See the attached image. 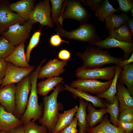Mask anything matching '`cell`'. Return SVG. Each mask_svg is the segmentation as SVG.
Segmentation results:
<instances>
[{
    "instance_id": "6da1fadb",
    "label": "cell",
    "mask_w": 133,
    "mask_h": 133,
    "mask_svg": "<svg viewBox=\"0 0 133 133\" xmlns=\"http://www.w3.org/2000/svg\"><path fill=\"white\" fill-rule=\"evenodd\" d=\"M64 90V85L60 83L50 95L43 98L44 111L38 122L47 127L49 133H52L58 119L59 111L63 109V104L58 102L57 98L59 93Z\"/></svg>"
},
{
    "instance_id": "7a4b0ae2",
    "label": "cell",
    "mask_w": 133,
    "mask_h": 133,
    "mask_svg": "<svg viewBox=\"0 0 133 133\" xmlns=\"http://www.w3.org/2000/svg\"><path fill=\"white\" fill-rule=\"evenodd\" d=\"M77 56L83 62L81 66L85 69L101 68L108 64L118 65L122 57L117 58L111 55L108 50H103L98 47L88 46L82 53H77Z\"/></svg>"
},
{
    "instance_id": "3957f363",
    "label": "cell",
    "mask_w": 133,
    "mask_h": 133,
    "mask_svg": "<svg viewBox=\"0 0 133 133\" xmlns=\"http://www.w3.org/2000/svg\"><path fill=\"white\" fill-rule=\"evenodd\" d=\"M42 65V63H40L34 70L30 74L31 83V93L25 111L19 118L23 124L32 119L34 121L39 120L43 115L42 107L38 104L37 90L38 75Z\"/></svg>"
},
{
    "instance_id": "277c9868",
    "label": "cell",
    "mask_w": 133,
    "mask_h": 133,
    "mask_svg": "<svg viewBox=\"0 0 133 133\" xmlns=\"http://www.w3.org/2000/svg\"><path fill=\"white\" fill-rule=\"evenodd\" d=\"M56 24L55 32L57 34L67 39L86 42L94 46L101 40L96 27L92 24L86 23L80 25L79 28L70 31L63 29L59 22Z\"/></svg>"
},
{
    "instance_id": "5b68a950",
    "label": "cell",
    "mask_w": 133,
    "mask_h": 133,
    "mask_svg": "<svg viewBox=\"0 0 133 133\" xmlns=\"http://www.w3.org/2000/svg\"><path fill=\"white\" fill-rule=\"evenodd\" d=\"M66 9L63 8L62 14L58 21L62 27L63 22L66 19L78 21L80 25L87 23L91 14L81 4L79 0H67L65 1Z\"/></svg>"
},
{
    "instance_id": "8992f818",
    "label": "cell",
    "mask_w": 133,
    "mask_h": 133,
    "mask_svg": "<svg viewBox=\"0 0 133 133\" xmlns=\"http://www.w3.org/2000/svg\"><path fill=\"white\" fill-rule=\"evenodd\" d=\"M31 89L30 74L17 83L16 86L15 99L16 112L15 116L20 118L26 109L28 96Z\"/></svg>"
},
{
    "instance_id": "52a82bcc",
    "label": "cell",
    "mask_w": 133,
    "mask_h": 133,
    "mask_svg": "<svg viewBox=\"0 0 133 133\" xmlns=\"http://www.w3.org/2000/svg\"><path fill=\"white\" fill-rule=\"evenodd\" d=\"M32 28V25L28 21L23 25L18 23L10 26L7 31L1 34L11 44L17 46L29 37Z\"/></svg>"
},
{
    "instance_id": "ba28073f",
    "label": "cell",
    "mask_w": 133,
    "mask_h": 133,
    "mask_svg": "<svg viewBox=\"0 0 133 133\" xmlns=\"http://www.w3.org/2000/svg\"><path fill=\"white\" fill-rule=\"evenodd\" d=\"M112 81V80L103 82L97 80L78 78L73 81L70 86L80 90L98 95L106 91Z\"/></svg>"
},
{
    "instance_id": "9c48e42d",
    "label": "cell",
    "mask_w": 133,
    "mask_h": 133,
    "mask_svg": "<svg viewBox=\"0 0 133 133\" xmlns=\"http://www.w3.org/2000/svg\"><path fill=\"white\" fill-rule=\"evenodd\" d=\"M50 1L49 0L40 1L35 5L28 21L32 25L38 22L42 26L53 27L54 24L51 17Z\"/></svg>"
},
{
    "instance_id": "30bf717a",
    "label": "cell",
    "mask_w": 133,
    "mask_h": 133,
    "mask_svg": "<svg viewBox=\"0 0 133 133\" xmlns=\"http://www.w3.org/2000/svg\"><path fill=\"white\" fill-rule=\"evenodd\" d=\"M116 66V65L93 69H85L81 66L76 69L75 75L79 79L109 81L113 80L114 78Z\"/></svg>"
},
{
    "instance_id": "8fae6325",
    "label": "cell",
    "mask_w": 133,
    "mask_h": 133,
    "mask_svg": "<svg viewBox=\"0 0 133 133\" xmlns=\"http://www.w3.org/2000/svg\"><path fill=\"white\" fill-rule=\"evenodd\" d=\"M35 68L34 66L28 68H22L8 63L6 74L3 79L1 86L17 83L23 78L33 71Z\"/></svg>"
},
{
    "instance_id": "7c38bea8",
    "label": "cell",
    "mask_w": 133,
    "mask_h": 133,
    "mask_svg": "<svg viewBox=\"0 0 133 133\" xmlns=\"http://www.w3.org/2000/svg\"><path fill=\"white\" fill-rule=\"evenodd\" d=\"M68 61H61L56 58L50 59L45 65L41 67L38 78L59 77L65 71L64 67L67 65Z\"/></svg>"
},
{
    "instance_id": "4fadbf2b",
    "label": "cell",
    "mask_w": 133,
    "mask_h": 133,
    "mask_svg": "<svg viewBox=\"0 0 133 133\" xmlns=\"http://www.w3.org/2000/svg\"><path fill=\"white\" fill-rule=\"evenodd\" d=\"M16 85H8L0 89V104L7 112L15 116L16 104L15 92Z\"/></svg>"
},
{
    "instance_id": "5bb4252c",
    "label": "cell",
    "mask_w": 133,
    "mask_h": 133,
    "mask_svg": "<svg viewBox=\"0 0 133 133\" xmlns=\"http://www.w3.org/2000/svg\"><path fill=\"white\" fill-rule=\"evenodd\" d=\"M95 46L101 49H109L113 48H118L122 49L124 55L122 57V60L128 58L133 51V43H128L119 40L109 36L103 40L96 43Z\"/></svg>"
},
{
    "instance_id": "9a60e30c",
    "label": "cell",
    "mask_w": 133,
    "mask_h": 133,
    "mask_svg": "<svg viewBox=\"0 0 133 133\" xmlns=\"http://www.w3.org/2000/svg\"><path fill=\"white\" fill-rule=\"evenodd\" d=\"M25 21L17 14L11 11L7 5H0V30L2 32L11 26Z\"/></svg>"
},
{
    "instance_id": "2e32d148",
    "label": "cell",
    "mask_w": 133,
    "mask_h": 133,
    "mask_svg": "<svg viewBox=\"0 0 133 133\" xmlns=\"http://www.w3.org/2000/svg\"><path fill=\"white\" fill-rule=\"evenodd\" d=\"M35 1L34 0H21L10 4L8 7L11 11L17 13L25 20L28 21L35 7Z\"/></svg>"
},
{
    "instance_id": "e0dca14e",
    "label": "cell",
    "mask_w": 133,
    "mask_h": 133,
    "mask_svg": "<svg viewBox=\"0 0 133 133\" xmlns=\"http://www.w3.org/2000/svg\"><path fill=\"white\" fill-rule=\"evenodd\" d=\"M23 124L19 118L7 111L0 104V131L7 132Z\"/></svg>"
},
{
    "instance_id": "ac0fdd59",
    "label": "cell",
    "mask_w": 133,
    "mask_h": 133,
    "mask_svg": "<svg viewBox=\"0 0 133 133\" xmlns=\"http://www.w3.org/2000/svg\"><path fill=\"white\" fill-rule=\"evenodd\" d=\"M25 42L16 47L14 51L8 56L4 59L6 62L13 64L15 66L22 68H28L32 66L29 64L25 52Z\"/></svg>"
},
{
    "instance_id": "d6986e66",
    "label": "cell",
    "mask_w": 133,
    "mask_h": 133,
    "mask_svg": "<svg viewBox=\"0 0 133 133\" xmlns=\"http://www.w3.org/2000/svg\"><path fill=\"white\" fill-rule=\"evenodd\" d=\"M62 83L64 84L65 90H67L71 93L74 98L79 97L87 102H90L94 107L101 108H106L105 102L102 99L99 98L96 96H93L87 92L78 90L62 82Z\"/></svg>"
},
{
    "instance_id": "ffe728a7",
    "label": "cell",
    "mask_w": 133,
    "mask_h": 133,
    "mask_svg": "<svg viewBox=\"0 0 133 133\" xmlns=\"http://www.w3.org/2000/svg\"><path fill=\"white\" fill-rule=\"evenodd\" d=\"M116 87V95L119 104V112L125 109L133 108V98L128 89L123 83L118 81Z\"/></svg>"
},
{
    "instance_id": "44dd1931",
    "label": "cell",
    "mask_w": 133,
    "mask_h": 133,
    "mask_svg": "<svg viewBox=\"0 0 133 133\" xmlns=\"http://www.w3.org/2000/svg\"><path fill=\"white\" fill-rule=\"evenodd\" d=\"M87 108L88 114L86 120L88 132L101 121L104 115L108 113V110L106 108L97 110L90 103H88Z\"/></svg>"
},
{
    "instance_id": "7402d4cb",
    "label": "cell",
    "mask_w": 133,
    "mask_h": 133,
    "mask_svg": "<svg viewBox=\"0 0 133 133\" xmlns=\"http://www.w3.org/2000/svg\"><path fill=\"white\" fill-rule=\"evenodd\" d=\"M78 109L77 106L59 114L58 119L52 133H59L72 122Z\"/></svg>"
},
{
    "instance_id": "603a6c76",
    "label": "cell",
    "mask_w": 133,
    "mask_h": 133,
    "mask_svg": "<svg viewBox=\"0 0 133 133\" xmlns=\"http://www.w3.org/2000/svg\"><path fill=\"white\" fill-rule=\"evenodd\" d=\"M63 77H59L49 78L46 80L41 81L37 85V94L45 96L52 90L58 84L61 83L63 80Z\"/></svg>"
},
{
    "instance_id": "cb8c5ba5",
    "label": "cell",
    "mask_w": 133,
    "mask_h": 133,
    "mask_svg": "<svg viewBox=\"0 0 133 133\" xmlns=\"http://www.w3.org/2000/svg\"><path fill=\"white\" fill-rule=\"evenodd\" d=\"M79 98V106L75 115L77 117L78 126L79 128L78 133H87L86 109L88 103L82 99Z\"/></svg>"
},
{
    "instance_id": "d4e9b609",
    "label": "cell",
    "mask_w": 133,
    "mask_h": 133,
    "mask_svg": "<svg viewBox=\"0 0 133 133\" xmlns=\"http://www.w3.org/2000/svg\"><path fill=\"white\" fill-rule=\"evenodd\" d=\"M116 66L114 76L110 87L104 92L96 96L99 98L105 99L108 102V103L109 104L113 102L114 98L116 94L117 83L119 75L122 69L118 65H116Z\"/></svg>"
},
{
    "instance_id": "484cf974",
    "label": "cell",
    "mask_w": 133,
    "mask_h": 133,
    "mask_svg": "<svg viewBox=\"0 0 133 133\" xmlns=\"http://www.w3.org/2000/svg\"><path fill=\"white\" fill-rule=\"evenodd\" d=\"M129 17L126 14H113L107 17L105 20V28L109 32L117 28L122 25L127 23Z\"/></svg>"
},
{
    "instance_id": "4316f807",
    "label": "cell",
    "mask_w": 133,
    "mask_h": 133,
    "mask_svg": "<svg viewBox=\"0 0 133 133\" xmlns=\"http://www.w3.org/2000/svg\"><path fill=\"white\" fill-rule=\"evenodd\" d=\"M118 81L125 84L133 96V64L125 66L122 69Z\"/></svg>"
},
{
    "instance_id": "83f0119b",
    "label": "cell",
    "mask_w": 133,
    "mask_h": 133,
    "mask_svg": "<svg viewBox=\"0 0 133 133\" xmlns=\"http://www.w3.org/2000/svg\"><path fill=\"white\" fill-rule=\"evenodd\" d=\"M102 132L104 133H128L111 124L107 116L104 117L99 124L88 131V133H96Z\"/></svg>"
},
{
    "instance_id": "f1b7e54d",
    "label": "cell",
    "mask_w": 133,
    "mask_h": 133,
    "mask_svg": "<svg viewBox=\"0 0 133 133\" xmlns=\"http://www.w3.org/2000/svg\"><path fill=\"white\" fill-rule=\"evenodd\" d=\"M132 33L127 23L109 33V36L119 40L128 42H133Z\"/></svg>"
},
{
    "instance_id": "f546056e",
    "label": "cell",
    "mask_w": 133,
    "mask_h": 133,
    "mask_svg": "<svg viewBox=\"0 0 133 133\" xmlns=\"http://www.w3.org/2000/svg\"><path fill=\"white\" fill-rule=\"evenodd\" d=\"M119 9L114 8L108 0L102 1L100 5L94 14L100 21L103 22L106 17L119 12Z\"/></svg>"
},
{
    "instance_id": "4dcf8cb0",
    "label": "cell",
    "mask_w": 133,
    "mask_h": 133,
    "mask_svg": "<svg viewBox=\"0 0 133 133\" xmlns=\"http://www.w3.org/2000/svg\"><path fill=\"white\" fill-rule=\"evenodd\" d=\"M105 103L108 110V113L110 115L109 121L113 125L117 127L119 113V104L116 95L115 96L112 103L109 104L105 102Z\"/></svg>"
},
{
    "instance_id": "1f68e13d",
    "label": "cell",
    "mask_w": 133,
    "mask_h": 133,
    "mask_svg": "<svg viewBox=\"0 0 133 133\" xmlns=\"http://www.w3.org/2000/svg\"><path fill=\"white\" fill-rule=\"evenodd\" d=\"M16 47L10 43L4 36L0 37V59H4L9 56Z\"/></svg>"
},
{
    "instance_id": "d6a6232c",
    "label": "cell",
    "mask_w": 133,
    "mask_h": 133,
    "mask_svg": "<svg viewBox=\"0 0 133 133\" xmlns=\"http://www.w3.org/2000/svg\"><path fill=\"white\" fill-rule=\"evenodd\" d=\"M64 0H50L51 5V18L52 22L56 24L62 12Z\"/></svg>"
},
{
    "instance_id": "836d02e7",
    "label": "cell",
    "mask_w": 133,
    "mask_h": 133,
    "mask_svg": "<svg viewBox=\"0 0 133 133\" xmlns=\"http://www.w3.org/2000/svg\"><path fill=\"white\" fill-rule=\"evenodd\" d=\"M23 126L25 133H49L46 126L39 125L33 121L23 124Z\"/></svg>"
},
{
    "instance_id": "e575fe53",
    "label": "cell",
    "mask_w": 133,
    "mask_h": 133,
    "mask_svg": "<svg viewBox=\"0 0 133 133\" xmlns=\"http://www.w3.org/2000/svg\"><path fill=\"white\" fill-rule=\"evenodd\" d=\"M41 34L40 31H38L33 33L30 39L25 53L27 59L28 63L30 61L31 52L33 49L38 44Z\"/></svg>"
},
{
    "instance_id": "d590c367",
    "label": "cell",
    "mask_w": 133,
    "mask_h": 133,
    "mask_svg": "<svg viewBox=\"0 0 133 133\" xmlns=\"http://www.w3.org/2000/svg\"><path fill=\"white\" fill-rule=\"evenodd\" d=\"M120 113L118 120L126 122H133V108L125 109Z\"/></svg>"
},
{
    "instance_id": "8d00e7d4",
    "label": "cell",
    "mask_w": 133,
    "mask_h": 133,
    "mask_svg": "<svg viewBox=\"0 0 133 133\" xmlns=\"http://www.w3.org/2000/svg\"><path fill=\"white\" fill-rule=\"evenodd\" d=\"M119 5V9L124 12H127L133 8V0H117Z\"/></svg>"
},
{
    "instance_id": "74e56055",
    "label": "cell",
    "mask_w": 133,
    "mask_h": 133,
    "mask_svg": "<svg viewBox=\"0 0 133 133\" xmlns=\"http://www.w3.org/2000/svg\"><path fill=\"white\" fill-rule=\"evenodd\" d=\"M77 117L75 116L71 123L59 133H77Z\"/></svg>"
},
{
    "instance_id": "f35d334b",
    "label": "cell",
    "mask_w": 133,
    "mask_h": 133,
    "mask_svg": "<svg viewBox=\"0 0 133 133\" xmlns=\"http://www.w3.org/2000/svg\"><path fill=\"white\" fill-rule=\"evenodd\" d=\"M85 5L88 6L93 12H95L100 5L102 0H79Z\"/></svg>"
},
{
    "instance_id": "ab89813d",
    "label": "cell",
    "mask_w": 133,
    "mask_h": 133,
    "mask_svg": "<svg viewBox=\"0 0 133 133\" xmlns=\"http://www.w3.org/2000/svg\"><path fill=\"white\" fill-rule=\"evenodd\" d=\"M118 128L128 133H133V122H126L118 120Z\"/></svg>"
},
{
    "instance_id": "60d3db41",
    "label": "cell",
    "mask_w": 133,
    "mask_h": 133,
    "mask_svg": "<svg viewBox=\"0 0 133 133\" xmlns=\"http://www.w3.org/2000/svg\"><path fill=\"white\" fill-rule=\"evenodd\" d=\"M50 42L51 45L54 47L59 46L63 42L69 43L68 42L62 39L60 36L57 34H54L51 35L50 39Z\"/></svg>"
},
{
    "instance_id": "b9f144b4",
    "label": "cell",
    "mask_w": 133,
    "mask_h": 133,
    "mask_svg": "<svg viewBox=\"0 0 133 133\" xmlns=\"http://www.w3.org/2000/svg\"><path fill=\"white\" fill-rule=\"evenodd\" d=\"M8 63L4 59H0V79L4 77L7 70Z\"/></svg>"
},
{
    "instance_id": "7bdbcfd3",
    "label": "cell",
    "mask_w": 133,
    "mask_h": 133,
    "mask_svg": "<svg viewBox=\"0 0 133 133\" xmlns=\"http://www.w3.org/2000/svg\"><path fill=\"white\" fill-rule=\"evenodd\" d=\"M71 54L70 52L67 50L63 49L61 50L58 54V59L62 61L69 60Z\"/></svg>"
},
{
    "instance_id": "ee69618b",
    "label": "cell",
    "mask_w": 133,
    "mask_h": 133,
    "mask_svg": "<svg viewBox=\"0 0 133 133\" xmlns=\"http://www.w3.org/2000/svg\"><path fill=\"white\" fill-rule=\"evenodd\" d=\"M133 62V52H132L131 56L127 59L121 60L118 65L123 68L125 66L132 63Z\"/></svg>"
},
{
    "instance_id": "f6af8a7d",
    "label": "cell",
    "mask_w": 133,
    "mask_h": 133,
    "mask_svg": "<svg viewBox=\"0 0 133 133\" xmlns=\"http://www.w3.org/2000/svg\"><path fill=\"white\" fill-rule=\"evenodd\" d=\"M7 133H25L23 124L7 132Z\"/></svg>"
},
{
    "instance_id": "bcb514c9",
    "label": "cell",
    "mask_w": 133,
    "mask_h": 133,
    "mask_svg": "<svg viewBox=\"0 0 133 133\" xmlns=\"http://www.w3.org/2000/svg\"><path fill=\"white\" fill-rule=\"evenodd\" d=\"M127 24L132 33L133 34V19L129 18L127 21Z\"/></svg>"
},
{
    "instance_id": "7dc6e473",
    "label": "cell",
    "mask_w": 133,
    "mask_h": 133,
    "mask_svg": "<svg viewBox=\"0 0 133 133\" xmlns=\"http://www.w3.org/2000/svg\"><path fill=\"white\" fill-rule=\"evenodd\" d=\"M0 133H7L5 131H0Z\"/></svg>"
},
{
    "instance_id": "c3c4849f",
    "label": "cell",
    "mask_w": 133,
    "mask_h": 133,
    "mask_svg": "<svg viewBox=\"0 0 133 133\" xmlns=\"http://www.w3.org/2000/svg\"><path fill=\"white\" fill-rule=\"evenodd\" d=\"M2 79H0V85L1 84L2 82Z\"/></svg>"
},
{
    "instance_id": "681fc988",
    "label": "cell",
    "mask_w": 133,
    "mask_h": 133,
    "mask_svg": "<svg viewBox=\"0 0 133 133\" xmlns=\"http://www.w3.org/2000/svg\"><path fill=\"white\" fill-rule=\"evenodd\" d=\"M131 12L132 13V16L133 17V8H132L131 9Z\"/></svg>"
},
{
    "instance_id": "f907efd6",
    "label": "cell",
    "mask_w": 133,
    "mask_h": 133,
    "mask_svg": "<svg viewBox=\"0 0 133 133\" xmlns=\"http://www.w3.org/2000/svg\"><path fill=\"white\" fill-rule=\"evenodd\" d=\"M96 133H104L102 132H97Z\"/></svg>"
},
{
    "instance_id": "816d5d0a",
    "label": "cell",
    "mask_w": 133,
    "mask_h": 133,
    "mask_svg": "<svg viewBox=\"0 0 133 133\" xmlns=\"http://www.w3.org/2000/svg\"><path fill=\"white\" fill-rule=\"evenodd\" d=\"M2 33V32L1 31V30H0V34H1V33Z\"/></svg>"
},
{
    "instance_id": "f5cc1de1",
    "label": "cell",
    "mask_w": 133,
    "mask_h": 133,
    "mask_svg": "<svg viewBox=\"0 0 133 133\" xmlns=\"http://www.w3.org/2000/svg\"></svg>"
}]
</instances>
